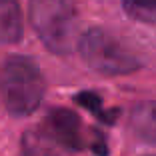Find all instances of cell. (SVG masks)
Wrapping results in <instances>:
<instances>
[{
  "label": "cell",
  "mask_w": 156,
  "mask_h": 156,
  "mask_svg": "<svg viewBox=\"0 0 156 156\" xmlns=\"http://www.w3.org/2000/svg\"><path fill=\"white\" fill-rule=\"evenodd\" d=\"M44 94V74L32 58L14 54L0 62V100L10 116H30L42 104Z\"/></svg>",
  "instance_id": "1"
},
{
  "label": "cell",
  "mask_w": 156,
  "mask_h": 156,
  "mask_svg": "<svg viewBox=\"0 0 156 156\" xmlns=\"http://www.w3.org/2000/svg\"><path fill=\"white\" fill-rule=\"evenodd\" d=\"M28 18L34 32L50 52L64 56L72 50L76 22L68 0H30Z\"/></svg>",
  "instance_id": "2"
},
{
  "label": "cell",
  "mask_w": 156,
  "mask_h": 156,
  "mask_svg": "<svg viewBox=\"0 0 156 156\" xmlns=\"http://www.w3.org/2000/svg\"><path fill=\"white\" fill-rule=\"evenodd\" d=\"M78 52L90 70L102 76H124L140 68L132 52L104 28H90L78 40Z\"/></svg>",
  "instance_id": "3"
},
{
  "label": "cell",
  "mask_w": 156,
  "mask_h": 156,
  "mask_svg": "<svg viewBox=\"0 0 156 156\" xmlns=\"http://www.w3.org/2000/svg\"><path fill=\"white\" fill-rule=\"evenodd\" d=\"M44 136L60 148L66 150H84L86 138L82 130V120L78 118L76 112L68 108H52L44 120Z\"/></svg>",
  "instance_id": "4"
},
{
  "label": "cell",
  "mask_w": 156,
  "mask_h": 156,
  "mask_svg": "<svg viewBox=\"0 0 156 156\" xmlns=\"http://www.w3.org/2000/svg\"><path fill=\"white\" fill-rule=\"evenodd\" d=\"M130 130L142 142L156 146V100L140 102L130 112Z\"/></svg>",
  "instance_id": "5"
},
{
  "label": "cell",
  "mask_w": 156,
  "mask_h": 156,
  "mask_svg": "<svg viewBox=\"0 0 156 156\" xmlns=\"http://www.w3.org/2000/svg\"><path fill=\"white\" fill-rule=\"evenodd\" d=\"M24 32L18 0H0V44H16Z\"/></svg>",
  "instance_id": "6"
},
{
  "label": "cell",
  "mask_w": 156,
  "mask_h": 156,
  "mask_svg": "<svg viewBox=\"0 0 156 156\" xmlns=\"http://www.w3.org/2000/svg\"><path fill=\"white\" fill-rule=\"evenodd\" d=\"M122 8L134 22L156 26V0H122Z\"/></svg>",
  "instance_id": "7"
},
{
  "label": "cell",
  "mask_w": 156,
  "mask_h": 156,
  "mask_svg": "<svg viewBox=\"0 0 156 156\" xmlns=\"http://www.w3.org/2000/svg\"><path fill=\"white\" fill-rule=\"evenodd\" d=\"M52 140L44 136V132L28 130L22 136V156H58L52 146Z\"/></svg>",
  "instance_id": "8"
},
{
  "label": "cell",
  "mask_w": 156,
  "mask_h": 156,
  "mask_svg": "<svg viewBox=\"0 0 156 156\" xmlns=\"http://www.w3.org/2000/svg\"><path fill=\"white\" fill-rule=\"evenodd\" d=\"M74 100H76L80 106H84L86 110H90L94 116H98L100 120H104V122H108V124L114 122V114H116V112L114 110H112V112H106L104 108H102V100H100V96H98V94L86 90V92L76 94V98H74Z\"/></svg>",
  "instance_id": "9"
},
{
  "label": "cell",
  "mask_w": 156,
  "mask_h": 156,
  "mask_svg": "<svg viewBox=\"0 0 156 156\" xmlns=\"http://www.w3.org/2000/svg\"><path fill=\"white\" fill-rule=\"evenodd\" d=\"M148 156H152V154H148Z\"/></svg>",
  "instance_id": "10"
}]
</instances>
